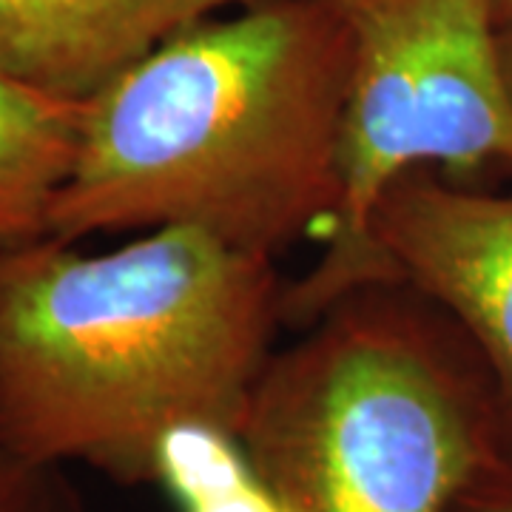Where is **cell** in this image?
I'll list each match as a JSON object with an SVG mask.
<instances>
[{
  "label": "cell",
  "mask_w": 512,
  "mask_h": 512,
  "mask_svg": "<svg viewBox=\"0 0 512 512\" xmlns=\"http://www.w3.org/2000/svg\"><path fill=\"white\" fill-rule=\"evenodd\" d=\"M353 35L342 200L328 248L285 288V322H313L362 288L370 214L424 165L512 171V89L493 0H333Z\"/></svg>",
  "instance_id": "cell-4"
},
{
  "label": "cell",
  "mask_w": 512,
  "mask_h": 512,
  "mask_svg": "<svg viewBox=\"0 0 512 512\" xmlns=\"http://www.w3.org/2000/svg\"><path fill=\"white\" fill-rule=\"evenodd\" d=\"M399 282L447 313L493 379L512 436V194L410 171L370 214L362 288Z\"/></svg>",
  "instance_id": "cell-5"
},
{
  "label": "cell",
  "mask_w": 512,
  "mask_h": 512,
  "mask_svg": "<svg viewBox=\"0 0 512 512\" xmlns=\"http://www.w3.org/2000/svg\"><path fill=\"white\" fill-rule=\"evenodd\" d=\"M495 20L501 32H512V0H493Z\"/></svg>",
  "instance_id": "cell-11"
},
{
  "label": "cell",
  "mask_w": 512,
  "mask_h": 512,
  "mask_svg": "<svg viewBox=\"0 0 512 512\" xmlns=\"http://www.w3.org/2000/svg\"><path fill=\"white\" fill-rule=\"evenodd\" d=\"M154 481L180 512H291L256 473L237 436L220 427L171 430L157 447Z\"/></svg>",
  "instance_id": "cell-8"
},
{
  "label": "cell",
  "mask_w": 512,
  "mask_h": 512,
  "mask_svg": "<svg viewBox=\"0 0 512 512\" xmlns=\"http://www.w3.org/2000/svg\"><path fill=\"white\" fill-rule=\"evenodd\" d=\"M274 262L183 225L106 254L43 239L3 256L0 439L148 484L171 430L237 436L285 322Z\"/></svg>",
  "instance_id": "cell-2"
},
{
  "label": "cell",
  "mask_w": 512,
  "mask_h": 512,
  "mask_svg": "<svg viewBox=\"0 0 512 512\" xmlns=\"http://www.w3.org/2000/svg\"><path fill=\"white\" fill-rule=\"evenodd\" d=\"M86 103L0 74V259L49 239L57 194L72 177Z\"/></svg>",
  "instance_id": "cell-7"
},
{
  "label": "cell",
  "mask_w": 512,
  "mask_h": 512,
  "mask_svg": "<svg viewBox=\"0 0 512 512\" xmlns=\"http://www.w3.org/2000/svg\"><path fill=\"white\" fill-rule=\"evenodd\" d=\"M450 512H512V453L478 478Z\"/></svg>",
  "instance_id": "cell-10"
},
{
  "label": "cell",
  "mask_w": 512,
  "mask_h": 512,
  "mask_svg": "<svg viewBox=\"0 0 512 512\" xmlns=\"http://www.w3.org/2000/svg\"><path fill=\"white\" fill-rule=\"evenodd\" d=\"M256 0H0V74L89 103L160 43Z\"/></svg>",
  "instance_id": "cell-6"
},
{
  "label": "cell",
  "mask_w": 512,
  "mask_h": 512,
  "mask_svg": "<svg viewBox=\"0 0 512 512\" xmlns=\"http://www.w3.org/2000/svg\"><path fill=\"white\" fill-rule=\"evenodd\" d=\"M350 69L333 0H256L168 37L86 103L49 239L183 225L276 259L330 231Z\"/></svg>",
  "instance_id": "cell-1"
},
{
  "label": "cell",
  "mask_w": 512,
  "mask_h": 512,
  "mask_svg": "<svg viewBox=\"0 0 512 512\" xmlns=\"http://www.w3.org/2000/svg\"><path fill=\"white\" fill-rule=\"evenodd\" d=\"M501 52H504V69L512 89V32H501Z\"/></svg>",
  "instance_id": "cell-12"
},
{
  "label": "cell",
  "mask_w": 512,
  "mask_h": 512,
  "mask_svg": "<svg viewBox=\"0 0 512 512\" xmlns=\"http://www.w3.org/2000/svg\"><path fill=\"white\" fill-rule=\"evenodd\" d=\"M0 512H89L66 467L15 453L0 439Z\"/></svg>",
  "instance_id": "cell-9"
},
{
  "label": "cell",
  "mask_w": 512,
  "mask_h": 512,
  "mask_svg": "<svg viewBox=\"0 0 512 512\" xmlns=\"http://www.w3.org/2000/svg\"><path fill=\"white\" fill-rule=\"evenodd\" d=\"M237 439L291 512H450L512 453L476 348L399 282L350 291L274 353Z\"/></svg>",
  "instance_id": "cell-3"
}]
</instances>
